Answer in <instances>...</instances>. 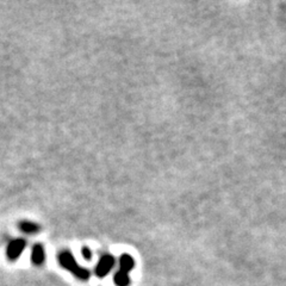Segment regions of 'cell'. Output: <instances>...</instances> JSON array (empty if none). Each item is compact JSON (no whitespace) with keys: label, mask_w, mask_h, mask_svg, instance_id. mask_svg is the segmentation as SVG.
Wrapping results in <instances>:
<instances>
[{"label":"cell","mask_w":286,"mask_h":286,"mask_svg":"<svg viewBox=\"0 0 286 286\" xmlns=\"http://www.w3.org/2000/svg\"><path fill=\"white\" fill-rule=\"evenodd\" d=\"M81 254H83V257H85L86 260L92 259V252H91V249L87 248V247H83V249H81Z\"/></svg>","instance_id":"8"},{"label":"cell","mask_w":286,"mask_h":286,"mask_svg":"<svg viewBox=\"0 0 286 286\" xmlns=\"http://www.w3.org/2000/svg\"><path fill=\"white\" fill-rule=\"evenodd\" d=\"M19 229L25 234H36L40 231V226L33 222H29V221H23L19 223Z\"/></svg>","instance_id":"6"},{"label":"cell","mask_w":286,"mask_h":286,"mask_svg":"<svg viewBox=\"0 0 286 286\" xmlns=\"http://www.w3.org/2000/svg\"><path fill=\"white\" fill-rule=\"evenodd\" d=\"M114 263H116V260H114V257H112L111 254L103 255V257H100L99 261H98L97 266H95L94 273L97 274V277H99V278H103V277L108 276L109 272H110L112 270V267L114 266Z\"/></svg>","instance_id":"3"},{"label":"cell","mask_w":286,"mask_h":286,"mask_svg":"<svg viewBox=\"0 0 286 286\" xmlns=\"http://www.w3.org/2000/svg\"><path fill=\"white\" fill-rule=\"evenodd\" d=\"M31 260L35 265L40 266L46 260V252H44L43 246L41 243H36L32 247V253H31Z\"/></svg>","instance_id":"4"},{"label":"cell","mask_w":286,"mask_h":286,"mask_svg":"<svg viewBox=\"0 0 286 286\" xmlns=\"http://www.w3.org/2000/svg\"><path fill=\"white\" fill-rule=\"evenodd\" d=\"M135 267V260L131 255L129 254H123L119 257V270L129 273L133 268Z\"/></svg>","instance_id":"5"},{"label":"cell","mask_w":286,"mask_h":286,"mask_svg":"<svg viewBox=\"0 0 286 286\" xmlns=\"http://www.w3.org/2000/svg\"><path fill=\"white\" fill-rule=\"evenodd\" d=\"M114 282L117 286H128L130 283V278H129V273L118 270L114 273Z\"/></svg>","instance_id":"7"},{"label":"cell","mask_w":286,"mask_h":286,"mask_svg":"<svg viewBox=\"0 0 286 286\" xmlns=\"http://www.w3.org/2000/svg\"><path fill=\"white\" fill-rule=\"evenodd\" d=\"M27 247V241L24 238H15L8 243L6 249V257L10 261H16Z\"/></svg>","instance_id":"2"},{"label":"cell","mask_w":286,"mask_h":286,"mask_svg":"<svg viewBox=\"0 0 286 286\" xmlns=\"http://www.w3.org/2000/svg\"><path fill=\"white\" fill-rule=\"evenodd\" d=\"M58 262H60V265L62 266L64 270L71 272L77 278L81 280H87L89 278V271L77 262V260L74 259L71 252L66 251L60 253V255H58Z\"/></svg>","instance_id":"1"}]
</instances>
